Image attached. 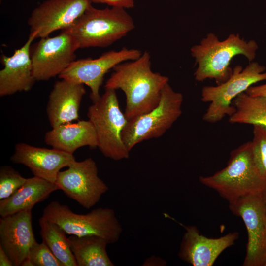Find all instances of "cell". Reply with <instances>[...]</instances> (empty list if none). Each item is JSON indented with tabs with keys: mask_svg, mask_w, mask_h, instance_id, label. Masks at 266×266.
<instances>
[{
	"mask_svg": "<svg viewBox=\"0 0 266 266\" xmlns=\"http://www.w3.org/2000/svg\"><path fill=\"white\" fill-rule=\"evenodd\" d=\"M105 89H120L126 96L125 115L128 120L147 113L159 104L161 93L169 78L151 68L150 54L121 63L113 68Z\"/></svg>",
	"mask_w": 266,
	"mask_h": 266,
	"instance_id": "obj_1",
	"label": "cell"
},
{
	"mask_svg": "<svg viewBox=\"0 0 266 266\" xmlns=\"http://www.w3.org/2000/svg\"><path fill=\"white\" fill-rule=\"evenodd\" d=\"M258 48L255 40H245L238 33H231L220 41L214 33H209L200 44L190 49L198 65L194 74L195 78L199 82L210 79H214L217 85L223 83L233 74V69L230 66L232 59L242 55L252 62Z\"/></svg>",
	"mask_w": 266,
	"mask_h": 266,
	"instance_id": "obj_2",
	"label": "cell"
},
{
	"mask_svg": "<svg viewBox=\"0 0 266 266\" xmlns=\"http://www.w3.org/2000/svg\"><path fill=\"white\" fill-rule=\"evenodd\" d=\"M199 180L228 202L247 195L260 193L266 185L255 162L251 141L231 152L226 167L212 175L200 176Z\"/></svg>",
	"mask_w": 266,
	"mask_h": 266,
	"instance_id": "obj_3",
	"label": "cell"
},
{
	"mask_svg": "<svg viewBox=\"0 0 266 266\" xmlns=\"http://www.w3.org/2000/svg\"><path fill=\"white\" fill-rule=\"evenodd\" d=\"M132 17L125 9H97L91 5L65 30L75 39L79 49L106 47L125 36L134 28Z\"/></svg>",
	"mask_w": 266,
	"mask_h": 266,
	"instance_id": "obj_4",
	"label": "cell"
},
{
	"mask_svg": "<svg viewBox=\"0 0 266 266\" xmlns=\"http://www.w3.org/2000/svg\"><path fill=\"white\" fill-rule=\"evenodd\" d=\"M42 217L57 224L66 234L96 235L104 239L109 244L117 242L123 232L114 210L108 207H99L80 214L73 212L66 204L53 201L44 208Z\"/></svg>",
	"mask_w": 266,
	"mask_h": 266,
	"instance_id": "obj_5",
	"label": "cell"
},
{
	"mask_svg": "<svg viewBox=\"0 0 266 266\" xmlns=\"http://www.w3.org/2000/svg\"><path fill=\"white\" fill-rule=\"evenodd\" d=\"M88 120L96 131L98 148L106 158L115 161L129 158L130 151L122 136L128 119L119 107L113 89H105L88 109Z\"/></svg>",
	"mask_w": 266,
	"mask_h": 266,
	"instance_id": "obj_6",
	"label": "cell"
},
{
	"mask_svg": "<svg viewBox=\"0 0 266 266\" xmlns=\"http://www.w3.org/2000/svg\"><path fill=\"white\" fill-rule=\"evenodd\" d=\"M183 101L182 94L166 84L155 108L128 120L122 136L129 150L142 141L163 136L181 115Z\"/></svg>",
	"mask_w": 266,
	"mask_h": 266,
	"instance_id": "obj_7",
	"label": "cell"
},
{
	"mask_svg": "<svg viewBox=\"0 0 266 266\" xmlns=\"http://www.w3.org/2000/svg\"><path fill=\"white\" fill-rule=\"evenodd\" d=\"M266 67L256 62L250 63L244 68L237 65L233 68V74L225 82L216 86L202 88L201 100L209 102L202 119L206 122L215 123L235 111L233 100L245 92L252 85L266 80Z\"/></svg>",
	"mask_w": 266,
	"mask_h": 266,
	"instance_id": "obj_8",
	"label": "cell"
},
{
	"mask_svg": "<svg viewBox=\"0 0 266 266\" xmlns=\"http://www.w3.org/2000/svg\"><path fill=\"white\" fill-rule=\"evenodd\" d=\"M231 212L243 220L248 241L244 266H264L266 262V211L261 192L229 202Z\"/></svg>",
	"mask_w": 266,
	"mask_h": 266,
	"instance_id": "obj_9",
	"label": "cell"
},
{
	"mask_svg": "<svg viewBox=\"0 0 266 266\" xmlns=\"http://www.w3.org/2000/svg\"><path fill=\"white\" fill-rule=\"evenodd\" d=\"M60 171L55 183L68 198L86 209L95 205L109 189L98 175V168L91 158L73 162Z\"/></svg>",
	"mask_w": 266,
	"mask_h": 266,
	"instance_id": "obj_10",
	"label": "cell"
},
{
	"mask_svg": "<svg viewBox=\"0 0 266 266\" xmlns=\"http://www.w3.org/2000/svg\"><path fill=\"white\" fill-rule=\"evenodd\" d=\"M78 49L74 37L65 30L55 36L41 38L31 48L36 80L47 81L59 76L75 61Z\"/></svg>",
	"mask_w": 266,
	"mask_h": 266,
	"instance_id": "obj_11",
	"label": "cell"
},
{
	"mask_svg": "<svg viewBox=\"0 0 266 266\" xmlns=\"http://www.w3.org/2000/svg\"><path fill=\"white\" fill-rule=\"evenodd\" d=\"M142 54L138 49L124 47L118 51L104 53L96 59L75 60L58 77L61 79L87 85L91 90L90 96L93 102L100 97V87L104 75L109 70L121 63L135 60Z\"/></svg>",
	"mask_w": 266,
	"mask_h": 266,
	"instance_id": "obj_12",
	"label": "cell"
},
{
	"mask_svg": "<svg viewBox=\"0 0 266 266\" xmlns=\"http://www.w3.org/2000/svg\"><path fill=\"white\" fill-rule=\"evenodd\" d=\"M91 0H46L32 12L28 20L30 33L44 38L53 32L65 30L92 5Z\"/></svg>",
	"mask_w": 266,
	"mask_h": 266,
	"instance_id": "obj_13",
	"label": "cell"
},
{
	"mask_svg": "<svg viewBox=\"0 0 266 266\" xmlns=\"http://www.w3.org/2000/svg\"><path fill=\"white\" fill-rule=\"evenodd\" d=\"M163 214L185 229L178 256L181 260L193 266H213L221 253L233 245L239 238V234L237 232H230L216 238H208L201 234L196 226L185 225L168 214Z\"/></svg>",
	"mask_w": 266,
	"mask_h": 266,
	"instance_id": "obj_14",
	"label": "cell"
},
{
	"mask_svg": "<svg viewBox=\"0 0 266 266\" xmlns=\"http://www.w3.org/2000/svg\"><path fill=\"white\" fill-rule=\"evenodd\" d=\"M32 221L31 209L0 218V246L13 266H20L28 258L31 247L37 243Z\"/></svg>",
	"mask_w": 266,
	"mask_h": 266,
	"instance_id": "obj_15",
	"label": "cell"
},
{
	"mask_svg": "<svg viewBox=\"0 0 266 266\" xmlns=\"http://www.w3.org/2000/svg\"><path fill=\"white\" fill-rule=\"evenodd\" d=\"M10 160L28 167L34 176L55 183L61 169L68 167L75 159L73 154L53 148L19 143L15 146Z\"/></svg>",
	"mask_w": 266,
	"mask_h": 266,
	"instance_id": "obj_16",
	"label": "cell"
},
{
	"mask_svg": "<svg viewBox=\"0 0 266 266\" xmlns=\"http://www.w3.org/2000/svg\"><path fill=\"white\" fill-rule=\"evenodd\" d=\"M37 33H30L28 40L11 56L3 55L1 63L4 68L0 71V96L11 95L30 90L36 81L33 73L31 56V44Z\"/></svg>",
	"mask_w": 266,
	"mask_h": 266,
	"instance_id": "obj_17",
	"label": "cell"
},
{
	"mask_svg": "<svg viewBox=\"0 0 266 266\" xmlns=\"http://www.w3.org/2000/svg\"><path fill=\"white\" fill-rule=\"evenodd\" d=\"M84 85L65 79L54 84L49 96L47 114L52 128L77 120Z\"/></svg>",
	"mask_w": 266,
	"mask_h": 266,
	"instance_id": "obj_18",
	"label": "cell"
},
{
	"mask_svg": "<svg viewBox=\"0 0 266 266\" xmlns=\"http://www.w3.org/2000/svg\"><path fill=\"white\" fill-rule=\"evenodd\" d=\"M44 141L53 148L72 154L83 146L93 149L98 147L96 131L89 120L52 128L45 133Z\"/></svg>",
	"mask_w": 266,
	"mask_h": 266,
	"instance_id": "obj_19",
	"label": "cell"
},
{
	"mask_svg": "<svg viewBox=\"0 0 266 266\" xmlns=\"http://www.w3.org/2000/svg\"><path fill=\"white\" fill-rule=\"evenodd\" d=\"M59 190L53 182L33 176L8 198L0 200V215L5 217L18 212L31 209L36 203L47 198L54 191Z\"/></svg>",
	"mask_w": 266,
	"mask_h": 266,
	"instance_id": "obj_20",
	"label": "cell"
},
{
	"mask_svg": "<svg viewBox=\"0 0 266 266\" xmlns=\"http://www.w3.org/2000/svg\"><path fill=\"white\" fill-rule=\"evenodd\" d=\"M68 238L77 266H114L106 251L109 244L103 238L96 235H73Z\"/></svg>",
	"mask_w": 266,
	"mask_h": 266,
	"instance_id": "obj_21",
	"label": "cell"
},
{
	"mask_svg": "<svg viewBox=\"0 0 266 266\" xmlns=\"http://www.w3.org/2000/svg\"><path fill=\"white\" fill-rule=\"evenodd\" d=\"M234 112L229 117L231 124L260 125L266 128V99L243 92L233 101Z\"/></svg>",
	"mask_w": 266,
	"mask_h": 266,
	"instance_id": "obj_22",
	"label": "cell"
},
{
	"mask_svg": "<svg viewBox=\"0 0 266 266\" xmlns=\"http://www.w3.org/2000/svg\"><path fill=\"white\" fill-rule=\"evenodd\" d=\"M40 234L43 241L63 266H77L71 250L69 238L57 224L42 216L39 220Z\"/></svg>",
	"mask_w": 266,
	"mask_h": 266,
	"instance_id": "obj_23",
	"label": "cell"
},
{
	"mask_svg": "<svg viewBox=\"0 0 266 266\" xmlns=\"http://www.w3.org/2000/svg\"><path fill=\"white\" fill-rule=\"evenodd\" d=\"M253 138L251 141L254 159L264 179L266 181V128L253 126Z\"/></svg>",
	"mask_w": 266,
	"mask_h": 266,
	"instance_id": "obj_24",
	"label": "cell"
},
{
	"mask_svg": "<svg viewBox=\"0 0 266 266\" xmlns=\"http://www.w3.org/2000/svg\"><path fill=\"white\" fill-rule=\"evenodd\" d=\"M17 171L9 166L0 169V200L11 196L26 181Z\"/></svg>",
	"mask_w": 266,
	"mask_h": 266,
	"instance_id": "obj_25",
	"label": "cell"
},
{
	"mask_svg": "<svg viewBox=\"0 0 266 266\" xmlns=\"http://www.w3.org/2000/svg\"><path fill=\"white\" fill-rule=\"evenodd\" d=\"M28 258L33 266H63L43 241L37 242L31 247Z\"/></svg>",
	"mask_w": 266,
	"mask_h": 266,
	"instance_id": "obj_26",
	"label": "cell"
},
{
	"mask_svg": "<svg viewBox=\"0 0 266 266\" xmlns=\"http://www.w3.org/2000/svg\"><path fill=\"white\" fill-rule=\"evenodd\" d=\"M94 3L106 4L108 5L123 9L133 8L134 6V0H91Z\"/></svg>",
	"mask_w": 266,
	"mask_h": 266,
	"instance_id": "obj_27",
	"label": "cell"
},
{
	"mask_svg": "<svg viewBox=\"0 0 266 266\" xmlns=\"http://www.w3.org/2000/svg\"><path fill=\"white\" fill-rule=\"evenodd\" d=\"M245 92L251 96L262 97L266 99V83L258 86H251Z\"/></svg>",
	"mask_w": 266,
	"mask_h": 266,
	"instance_id": "obj_28",
	"label": "cell"
},
{
	"mask_svg": "<svg viewBox=\"0 0 266 266\" xmlns=\"http://www.w3.org/2000/svg\"><path fill=\"white\" fill-rule=\"evenodd\" d=\"M0 266H13L9 256L0 246Z\"/></svg>",
	"mask_w": 266,
	"mask_h": 266,
	"instance_id": "obj_29",
	"label": "cell"
},
{
	"mask_svg": "<svg viewBox=\"0 0 266 266\" xmlns=\"http://www.w3.org/2000/svg\"><path fill=\"white\" fill-rule=\"evenodd\" d=\"M261 197L266 211V185L261 192Z\"/></svg>",
	"mask_w": 266,
	"mask_h": 266,
	"instance_id": "obj_30",
	"label": "cell"
},
{
	"mask_svg": "<svg viewBox=\"0 0 266 266\" xmlns=\"http://www.w3.org/2000/svg\"><path fill=\"white\" fill-rule=\"evenodd\" d=\"M264 266H266V263L265 264Z\"/></svg>",
	"mask_w": 266,
	"mask_h": 266,
	"instance_id": "obj_31",
	"label": "cell"
},
{
	"mask_svg": "<svg viewBox=\"0 0 266 266\" xmlns=\"http://www.w3.org/2000/svg\"></svg>",
	"mask_w": 266,
	"mask_h": 266,
	"instance_id": "obj_32",
	"label": "cell"
}]
</instances>
